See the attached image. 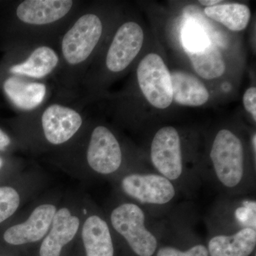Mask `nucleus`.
Returning <instances> with one entry per match:
<instances>
[{"instance_id": "f257e3e1", "label": "nucleus", "mask_w": 256, "mask_h": 256, "mask_svg": "<svg viewBox=\"0 0 256 256\" xmlns=\"http://www.w3.org/2000/svg\"><path fill=\"white\" fill-rule=\"evenodd\" d=\"M111 224L122 236L131 249L139 256H152L158 247V240L146 226V215L140 207L124 203L116 207L110 215Z\"/></svg>"}, {"instance_id": "f03ea898", "label": "nucleus", "mask_w": 256, "mask_h": 256, "mask_svg": "<svg viewBox=\"0 0 256 256\" xmlns=\"http://www.w3.org/2000/svg\"><path fill=\"white\" fill-rule=\"evenodd\" d=\"M210 158L218 181L226 188L238 186L244 173V148L240 140L232 131L222 130L214 140Z\"/></svg>"}, {"instance_id": "7ed1b4c3", "label": "nucleus", "mask_w": 256, "mask_h": 256, "mask_svg": "<svg viewBox=\"0 0 256 256\" xmlns=\"http://www.w3.org/2000/svg\"><path fill=\"white\" fill-rule=\"evenodd\" d=\"M138 84L152 106L165 109L173 101L171 74L164 60L156 54H149L138 67Z\"/></svg>"}, {"instance_id": "20e7f679", "label": "nucleus", "mask_w": 256, "mask_h": 256, "mask_svg": "<svg viewBox=\"0 0 256 256\" xmlns=\"http://www.w3.org/2000/svg\"><path fill=\"white\" fill-rule=\"evenodd\" d=\"M102 32L100 18L96 14L84 15L64 35L62 53L72 65L86 60L98 43Z\"/></svg>"}, {"instance_id": "39448f33", "label": "nucleus", "mask_w": 256, "mask_h": 256, "mask_svg": "<svg viewBox=\"0 0 256 256\" xmlns=\"http://www.w3.org/2000/svg\"><path fill=\"white\" fill-rule=\"evenodd\" d=\"M151 160L162 176L170 181L181 176L183 170L181 143L174 128L168 126L156 132L152 142Z\"/></svg>"}, {"instance_id": "423d86ee", "label": "nucleus", "mask_w": 256, "mask_h": 256, "mask_svg": "<svg viewBox=\"0 0 256 256\" xmlns=\"http://www.w3.org/2000/svg\"><path fill=\"white\" fill-rule=\"evenodd\" d=\"M121 188L128 196L148 204H166L175 196L174 185L162 175H127L121 182Z\"/></svg>"}, {"instance_id": "0eeeda50", "label": "nucleus", "mask_w": 256, "mask_h": 256, "mask_svg": "<svg viewBox=\"0 0 256 256\" xmlns=\"http://www.w3.org/2000/svg\"><path fill=\"white\" fill-rule=\"evenodd\" d=\"M87 161L96 172L110 174L122 164V151L118 140L104 126L94 130L87 150Z\"/></svg>"}, {"instance_id": "6e6552de", "label": "nucleus", "mask_w": 256, "mask_h": 256, "mask_svg": "<svg viewBox=\"0 0 256 256\" xmlns=\"http://www.w3.org/2000/svg\"><path fill=\"white\" fill-rule=\"evenodd\" d=\"M144 32L138 24L129 22L122 24L116 32L111 44L106 66L112 72L124 70L142 48Z\"/></svg>"}, {"instance_id": "1a4fd4ad", "label": "nucleus", "mask_w": 256, "mask_h": 256, "mask_svg": "<svg viewBox=\"0 0 256 256\" xmlns=\"http://www.w3.org/2000/svg\"><path fill=\"white\" fill-rule=\"evenodd\" d=\"M52 204H44L34 210L26 220L12 226L5 230V242L13 246L32 244L46 236L56 212Z\"/></svg>"}, {"instance_id": "9d476101", "label": "nucleus", "mask_w": 256, "mask_h": 256, "mask_svg": "<svg viewBox=\"0 0 256 256\" xmlns=\"http://www.w3.org/2000/svg\"><path fill=\"white\" fill-rule=\"evenodd\" d=\"M82 118L76 111L60 105L47 108L42 114L45 138L53 144L67 142L82 126Z\"/></svg>"}, {"instance_id": "9b49d317", "label": "nucleus", "mask_w": 256, "mask_h": 256, "mask_svg": "<svg viewBox=\"0 0 256 256\" xmlns=\"http://www.w3.org/2000/svg\"><path fill=\"white\" fill-rule=\"evenodd\" d=\"M79 227L80 220L68 208L57 210L40 246V256H60L63 248L75 238Z\"/></svg>"}, {"instance_id": "f8f14e48", "label": "nucleus", "mask_w": 256, "mask_h": 256, "mask_svg": "<svg viewBox=\"0 0 256 256\" xmlns=\"http://www.w3.org/2000/svg\"><path fill=\"white\" fill-rule=\"evenodd\" d=\"M72 6L70 0H26L18 5L16 15L24 23L47 24L63 18Z\"/></svg>"}, {"instance_id": "ddd939ff", "label": "nucleus", "mask_w": 256, "mask_h": 256, "mask_svg": "<svg viewBox=\"0 0 256 256\" xmlns=\"http://www.w3.org/2000/svg\"><path fill=\"white\" fill-rule=\"evenodd\" d=\"M256 246V230L246 227L233 235L216 236L207 249L210 256H249Z\"/></svg>"}, {"instance_id": "4468645a", "label": "nucleus", "mask_w": 256, "mask_h": 256, "mask_svg": "<svg viewBox=\"0 0 256 256\" xmlns=\"http://www.w3.org/2000/svg\"><path fill=\"white\" fill-rule=\"evenodd\" d=\"M82 239L86 256H114L110 228L99 216H90L86 220Z\"/></svg>"}, {"instance_id": "2eb2a0df", "label": "nucleus", "mask_w": 256, "mask_h": 256, "mask_svg": "<svg viewBox=\"0 0 256 256\" xmlns=\"http://www.w3.org/2000/svg\"><path fill=\"white\" fill-rule=\"evenodd\" d=\"M171 74L173 100L182 106L196 107L206 104L210 94L205 86L196 77L184 72Z\"/></svg>"}, {"instance_id": "dca6fc26", "label": "nucleus", "mask_w": 256, "mask_h": 256, "mask_svg": "<svg viewBox=\"0 0 256 256\" xmlns=\"http://www.w3.org/2000/svg\"><path fill=\"white\" fill-rule=\"evenodd\" d=\"M4 90L14 106L22 110H30L42 104L46 95V88L44 84L11 77L5 80Z\"/></svg>"}, {"instance_id": "f3484780", "label": "nucleus", "mask_w": 256, "mask_h": 256, "mask_svg": "<svg viewBox=\"0 0 256 256\" xmlns=\"http://www.w3.org/2000/svg\"><path fill=\"white\" fill-rule=\"evenodd\" d=\"M58 63V57L50 47L41 46L32 52L28 60L13 66L10 73L41 78L53 72Z\"/></svg>"}, {"instance_id": "a211bd4d", "label": "nucleus", "mask_w": 256, "mask_h": 256, "mask_svg": "<svg viewBox=\"0 0 256 256\" xmlns=\"http://www.w3.org/2000/svg\"><path fill=\"white\" fill-rule=\"evenodd\" d=\"M208 18L218 22L234 32L245 30L250 18V9L238 3L216 5L204 9Z\"/></svg>"}, {"instance_id": "6ab92c4d", "label": "nucleus", "mask_w": 256, "mask_h": 256, "mask_svg": "<svg viewBox=\"0 0 256 256\" xmlns=\"http://www.w3.org/2000/svg\"><path fill=\"white\" fill-rule=\"evenodd\" d=\"M186 53L194 68L203 78L212 80L220 78L225 72L226 64L223 56L212 42L203 50Z\"/></svg>"}, {"instance_id": "aec40b11", "label": "nucleus", "mask_w": 256, "mask_h": 256, "mask_svg": "<svg viewBox=\"0 0 256 256\" xmlns=\"http://www.w3.org/2000/svg\"><path fill=\"white\" fill-rule=\"evenodd\" d=\"M182 35L184 47L186 52H200L212 42L204 30L192 20L184 25Z\"/></svg>"}, {"instance_id": "412c9836", "label": "nucleus", "mask_w": 256, "mask_h": 256, "mask_svg": "<svg viewBox=\"0 0 256 256\" xmlns=\"http://www.w3.org/2000/svg\"><path fill=\"white\" fill-rule=\"evenodd\" d=\"M20 204L18 192L11 186H0V224L10 218Z\"/></svg>"}, {"instance_id": "4be33fe9", "label": "nucleus", "mask_w": 256, "mask_h": 256, "mask_svg": "<svg viewBox=\"0 0 256 256\" xmlns=\"http://www.w3.org/2000/svg\"><path fill=\"white\" fill-rule=\"evenodd\" d=\"M156 256H210V254L206 246L198 244L186 252H182L172 247L161 248Z\"/></svg>"}, {"instance_id": "5701e85b", "label": "nucleus", "mask_w": 256, "mask_h": 256, "mask_svg": "<svg viewBox=\"0 0 256 256\" xmlns=\"http://www.w3.org/2000/svg\"><path fill=\"white\" fill-rule=\"evenodd\" d=\"M244 107L248 112L252 114L254 120H256V88L255 87L250 88L244 94Z\"/></svg>"}, {"instance_id": "b1692460", "label": "nucleus", "mask_w": 256, "mask_h": 256, "mask_svg": "<svg viewBox=\"0 0 256 256\" xmlns=\"http://www.w3.org/2000/svg\"><path fill=\"white\" fill-rule=\"evenodd\" d=\"M10 142L11 140L9 136L2 130L0 129V150H4L10 146Z\"/></svg>"}, {"instance_id": "393cba45", "label": "nucleus", "mask_w": 256, "mask_h": 256, "mask_svg": "<svg viewBox=\"0 0 256 256\" xmlns=\"http://www.w3.org/2000/svg\"><path fill=\"white\" fill-rule=\"evenodd\" d=\"M200 2L202 5L207 6V8H212V6L220 4L222 1H220V0H201V1H200Z\"/></svg>"}, {"instance_id": "a878e982", "label": "nucleus", "mask_w": 256, "mask_h": 256, "mask_svg": "<svg viewBox=\"0 0 256 256\" xmlns=\"http://www.w3.org/2000/svg\"><path fill=\"white\" fill-rule=\"evenodd\" d=\"M222 88H223V90H225V92H228L230 89V85L228 84V82H225V84L222 85Z\"/></svg>"}, {"instance_id": "bb28decb", "label": "nucleus", "mask_w": 256, "mask_h": 256, "mask_svg": "<svg viewBox=\"0 0 256 256\" xmlns=\"http://www.w3.org/2000/svg\"><path fill=\"white\" fill-rule=\"evenodd\" d=\"M252 148H254V152H255V154H256V134H254V136H252Z\"/></svg>"}, {"instance_id": "cd10ccee", "label": "nucleus", "mask_w": 256, "mask_h": 256, "mask_svg": "<svg viewBox=\"0 0 256 256\" xmlns=\"http://www.w3.org/2000/svg\"><path fill=\"white\" fill-rule=\"evenodd\" d=\"M3 166V160L2 159V158H0V170H1V168H2Z\"/></svg>"}]
</instances>
